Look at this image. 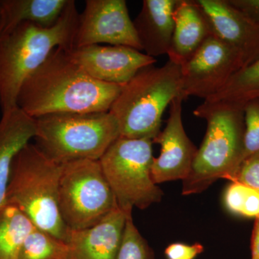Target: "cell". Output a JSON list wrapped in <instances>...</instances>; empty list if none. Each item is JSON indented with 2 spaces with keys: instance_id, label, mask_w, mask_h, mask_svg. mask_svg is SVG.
<instances>
[{
  "instance_id": "1",
  "label": "cell",
  "mask_w": 259,
  "mask_h": 259,
  "mask_svg": "<svg viewBox=\"0 0 259 259\" xmlns=\"http://www.w3.org/2000/svg\"><path fill=\"white\" fill-rule=\"evenodd\" d=\"M123 85L87 74L63 48H57L19 92L17 107L32 118L51 114L109 112Z\"/></svg>"
},
{
  "instance_id": "2",
  "label": "cell",
  "mask_w": 259,
  "mask_h": 259,
  "mask_svg": "<svg viewBox=\"0 0 259 259\" xmlns=\"http://www.w3.org/2000/svg\"><path fill=\"white\" fill-rule=\"evenodd\" d=\"M79 13L74 0L54 26L22 24L0 37V108L2 114L17 107L22 85L54 49L70 50L74 46Z\"/></svg>"
},
{
  "instance_id": "3",
  "label": "cell",
  "mask_w": 259,
  "mask_h": 259,
  "mask_svg": "<svg viewBox=\"0 0 259 259\" xmlns=\"http://www.w3.org/2000/svg\"><path fill=\"white\" fill-rule=\"evenodd\" d=\"M62 164L29 143L12 163L7 204L22 211L38 229L67 243L71 230L61 218L59 205Z\"/></svg>"
},
{
  "instance_id": "4",
  "label": "cell",
  "mask_w": 259,
  "mask_h": 259,
  "mask_svg": "<svg viewBox=\"0 0 259 259\" xmlns=\"http://www.w3.org/2000/svg\"><path fill=\"white\" fill-rule=\"evenodd\" d=\"M193 113L206 120L207 131L190 174L182 181L183 195L202 193L221 179L233 182L243 161V108L202 103Z\"/></svg>"
},
{
  "instance_id": "5",
  "label": "cell",
  "mask_w": 259,
  "mask_h": 259,
  "mask_svg": "<svg viewBox=\"0 0 259 259\" xmlns=\"http://www.w3.org/2000/svg\"><path fill=\"white\" fill-rule=\"evenodd\" d=\"M181 66L171 61L140 70L123 85L110 110L121 137L153 141L161 133L163 112L181 96Z\"/></svg>"
},
{
  "instance_id": "6",
  "label": "cell",
  "mask_w": 259,
  "mask_h": 259,
  "mask_svg": "<svg viewBox=\"0 0 259 259\" xmlns=\"http://www.w3.org/2000/svg\"><path fill=\"white\" fill-rule=\"evenodd\" d=\"M35 120V146L60 164L100 161L120 136L118 122L110 111L51 114Z\"/></svg>"
},
{
  "instance_id": "7",
  "label": "cell",
  "mask_w": 259,
  "mask_h": 259,
  "mask_svg": "<svg viewBox=\"0 0 259 259\" xmlns=\"http://www.w3.org/2000/svg\"><path fill=\"white\" fill-rule=\"evenodd\" d=\"M153 141L118 138L100 159L117 206L126 214L158 203L163 191L153 182Z\"/></svg>"
},
{
  "instance_id": "8",
  "label": "cell",
  "mask_w": 259,
  "mask_h": 259,
  "mask_svg": "<svg viewBox=\"0 0 259 259\" xmlns=\"http://www.w3.org/2000/svg\"><path fill=\"white\" fill-rule=\"evenodd\" d=\"M59 205L61 218L71 231L97 224L118 207L100 161L62 164Z\"/></svg>"
},
{
  "instance_id": "9",
  "label": "cell",
  "mask_w": 259,
  "mask_h": 259,
  "mask_svg": "<svg viewBox=\"0 0 259 259\" xmlns=\"http://www.w3.org/2000/svg\"><path fill=\"white\" fill-rule=\"evenodd\" d=\"M241 56L213 35L181 66V96L204 100L222 90L237 71L243 69Z\"/></svg>"
},
{
  "instance_id": "10",
  "label": "cell",
  "mask_w": 259,
  "mask_h": 259,
  "mask_svg": "<svg viewBox=\"0 0 259 259\" xmlns=\"http://www.w3.org/2000/svg\"><path fill=\"white\" fill-rule=\"evenodd\" d=\"M122 46L142 51L125 0H87L79 15L74 48Z\"/></svg>"
},
{
  "instance_id": "11",
  "label": "cell",
  "mask_w": 259,
  "mask_h": 259,
  "mask_svg": "<svg viewBox=\"0 0 259 259\" xmlns=\"http://www.w3.org/2000/svg\"><path fill=\"white\" fill-rule=\"evenodd\" d=\"M66 51L91 77L114 84H126L140 70L156 62L154 58L122 46L91 45Z\"/></svg>"
},
{
  "instance_id": "12",
  "label": "cell",
  "mask_w": 259,
  "mask_h": 259,
  "mask_svg": "<svg viewBox=\"0 0 259 259\" xmlns=\"http://www.w3.org/2000/svg\"><path fill=\"white\" fill-rule=\"evenodd\" d=\"M184 100L179 96L171 102L166 127L153 140V144L161 146L159 156L153 158L151 166V175L156 185L185 180L197 154V148L187 136L182 122Z\"/></svg>"
},
{
  "instance_id": "13",
  "label": "cell",
  "mask_w": 259,
  "mask_h": 259,
  "mask_svg": "<svg viewBox=\"0 0 259 259\" xmlns=\"http://www.w3.org/2000/svg\"><path fill=\"white\" fill-rule=\"evenodd\" d=\"M197 2L207 15L214 35L241 56L244 67L258 59L259 22L237 9L228 0Z\"/></svg>"
},
{
  "instance_id": "14",
  "label": "cell",
  "mask_w": 259,
  "mask_h": 259,
  "mask_svg": "<svg viewBox=\"0 0 259 259\" xmlns=\"http://www.w3.org/2000/svg\"><path fill=\"white\" fill-rule=\"evenodd\" d=\"M127 217V214L117 207L90 228L71 230L67 243L69 259H116Z\"/></svg>"
},
{
  "instance_id": "15",
  "label": "cell",
  "mask_w": 259,
  "mask_h": 259,
  "mask_svg": "<svg viewBox=\"0 0 259 259\" xmlns=\"http://www.w3.org/2000/svg\"><path fill=\"white\" fill-rule=\"evenodd\" d=\"M175 29L168 60L179 66L187 62L214 35L207 15L197 0H178L174 13Z\"/></svg>"
},
{
  "instance_id": "16",
  "label": "cell",
  "mask_w": 259,
  "mask_h": 259,
  "mask_svg": "<svg viewBox=\"0 0 259 259\" xmlns=\"http://www.w3.org/2000/svg\"><path fill=\"white\" fill-rule=\"evenodd\" d=\"M178 0H144L133 20L142 51L151 57L168 54L175 29L174 13Z\"/></svg>"
},
{
  "instance_id": "17",
  "label": "cell",
  "mask_w": 259,
  "mask_h": 259,
  "mask_svg": "<svg viewBox=\"0 0 259 259\" xmlns=\"http://www.w3.org/2000/svg\"><path fill=\"white\" fill-rule=\"evenodd\" d=\"M0 120V209L7 204L6 194L15 156L36 134V120L18 107L2 114Z\"/></svg>"
},
{
  "instance_id": "18",
  "label": "cell",
  "mask_w": 259,
  "mask_h": 259,
  "mask_svg": "<svg viewBox=\"0 0 259 259\" xmlns=\"http://www.w3.org/2000/svg\"><path fill=\"white\" fill-rule=\"evenodd\" d=\"M69 0H0V37L22 24L54 26Z\"/></svg>"
},
{
  "instance_id": "19",
  "label": "cell",
  "mask_w": 259,
  "mask_h": 259,
  "mask_svg": "<svg viewBox=\"0 0 259 259\" xmlns=\"http://www.w3.org/2000/svg\"><path fill=\"white\" fill-rule=\"evenodd\" d=\"M259 97V58L237 71L226 86L202 104L207 106L238 107Z\"/></svg>"
},
{
  "instance_id": "20",
  "label": "cell",
  "mask_w": 259,
  "mask_h": 259,
  "mask_svg": "<svg viewBox=\"0 0 259 259\" xmlns=\"http://www.w3.org/2000/svg\"><path fill=\"white\" fill-rule=\"evenodd\" d=\"M34 228L15 206L7 204L0 209V259H18L24 242Z\"/></svg>"
},
{
  "instance_id": "21",
  "label": "cell",
  "mask_w": 259,
  "mask_h": 259,
  "mask_svg": "<svg viewBox=\"0 0 259 259\" xmlns=\"http://www.w3.org/2000/svg\"><path fill=\"white\" fill-rule=\"evenodd\" d=\"M69 255L67 243L35 227L24 242L18 259H69Z\"/></svg>"
},
{
  "instance_id": "22",
  "label": "cell",
  "mask_w": 259,
  "mask_h": 259,
  "mask_svg": "<svg viewBox=\"0 0 259 259\" xmlns=\"http://www.w3.org/2000/svg\"><path fill=\"white\" fill-rule=\"evenodd\" d=\"M116 259H156L154 251L127 215L120 250Z\"/></svg>"
},
{
  "instance_id": "23",
  "label": "cell",
  "mask_w": 259,
  "mask_h": 259,
  "mask_svg": "<svg viewBox=\"0 0 259 259\" xmlns=\"http://www.w3.org/2000/svg\"><path fill=\"white\" fill-rule=\"evenodd\" d=\"M243 113L245 123L243 161H245L252 156H259V97L252 99L243 105Z\"/></svg>"
},
{
  "instance_id": "24",
  "label": "cell",
  "mask_w": 259,
  "mask_h": 259,
  "mask_svg": "<svg viewBox=\"0 0 259 259\" xmlns=\"http://www.w3.org/2000/svg\"><path fill=\"white\" fill-rule=\"evenodd\" d=\"M233 182L243 184L259 193V156L243 161Z\"/></svg>"
},
{
  "instance_id": "25",
  "label": "cell",
  "mask_w": 259,
  "mask_h": 259,
  "mask_svg": "<svg viewBox=\"0 0 259 259\" xmlns=\"http://www.w3.org/2000/svg\"><path fill=\"white\" fill-rule=\"evenodd\" d=\"M248 187L238 182H232L225 192L224 202L226 208L231 213L241 215L242 209Z\"/></svg>"
},
{
  "instance_id": "26",
  "label": "cell",
  "mask_w": 259,
  "mask_h": 259,
  "mask_svg": "<svg viewBox=\"0 0 259 259\" xmlns=\"http://www.w3.org/2000/svg\"><path fill=\"white\" fill-rule=\"evenodd\" d=\"M204 250L203 245L200 243L193 245L184 243H172L165 250L168 259H194Z\"/></svg>"
},
{
  "instance_id": "27",
  "label": "cell",
  "mask_w": 259,
  "mask_h": 259,
  "mask_svg": "<svg viewBox=\"0 0 259 259\" xmlns=\"http://www.w3.org/2000/svg\"><path fill=\"white\" fill-rule=\"evenodd\" d=\"M241 216L245 218L259 217V193L248 187L242 209Z\"/></svg>"
},
{
  "instance_id": "28",
  "label": "cell",
  "mask_w": 259,
  "mask_h": 259,
  "mask_svg": "<svg viewBox=\"0 0 259 259\" xmlns=\"http://www.w3.org/2000/svg\"><path fill=\"white\" fill-rule=\"evenodd\" d=\"M237 9L259 22V0H228Z\"/></svg>"
},
{
  "instance_id": "29",
  "label": "cell",
  "mask_w": 259,
  "mask_h": 259,
  "mask_svg": "<svg viewBox=\"0 0 259 259\" xmlns=\"http://www.w3.org/2000/svg\"><path fill=\"white\" fill-rule=\"evenodd\" d=\"M251 237V258L259 259V217L255 218Z\"/></svg>"
}]
</instances>
